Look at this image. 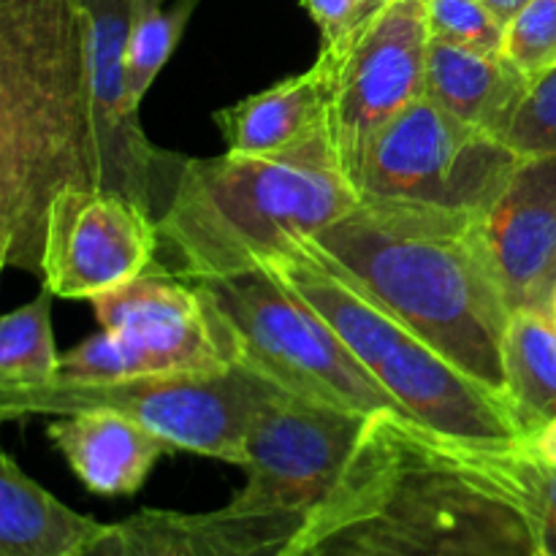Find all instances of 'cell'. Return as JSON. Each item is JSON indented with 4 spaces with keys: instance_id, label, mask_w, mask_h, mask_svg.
<instances>
[{
    "instance_id": "6da1fadb",
    "label": "cell",
    "mask_w": 556,
    "mask_h": 556,
    "mask_svg": "<svg viewBox=\"0 0 556 556\" xmlns=\"http://www.w3.org/2000/svg\"><path fill=\"white\" fill-rule=\"evenodd\" d=\"M514 451L467 448L378 413L280 556H541Z\"/></svg>"
},
{
    "instance_id": "7a4b0ae2",
    "label": "cell",
    "mask_w": 556,
    "mask_h": 556,
    "mask_svg": "<svg viewBox=\"0 0 556 556\" xmlns=\"http://www.w3.org/2000/svg\"><path fill=\"white\" fill-rule=\"evenodd\" d=\"M315 253L407 331L505 400L510 304L481 239V217L362 201L304 237Z\"/></svg>"
},
{
    "instance_id": "3957f363",
    "label": "cell",
    "mask_w": 556,
    "mask_h": 556,
    "mask_svg": "<svg viewBox=\"0 0 556 556\" xmlns=\"http://www.w3.org/2000/svg\"><path fill=\"white\" fill-rule=\"evenodd\" d=\"M98 188L79 0H0V237L41 277L52 199Z\"/></svg>"
},
{
    "instance_id": "277c9868",
    "label": "cell",
    "mask_w": 556,
    "mask_h": 556,
    "mask_svg": "<svg viewBox=\"0 0 556 556\" xmlns=\"http://www.w3.org/2000/svg\"><path fill=\"white\" fill-rule=\"evenodd\" d=\"M356 204L324 123L271 155L182 157L157 233L179 275L217 280L258 269Z\"/></svg>"
},
{
    "instance_id": "5b68a950",
    "label": "cell",
    "mask_w": 556,
    "mask_h": 556,
    "mask_svg": "<svg viewBox=\"0 0 556 556\" xmlns=\"http://www.w3.org/2000/svg\"><path fill=\"white\" fill-rule=\"evenodd\" d=\"M264 266L334 329L342 345L396 402L407 421L486 454H505L525 445V434L503 396L467 378L372 299L342 280L307 239H296Z\"/></svg>"
},
{
    "instance_id": "8992f818",
    "label": "cell",
    "mask_w": 556,
    "mask_h": 556,
    "mask_svg": "<svg viewBox=\"0 0 556 556\" xmlns=\"http://www.w3.org/2000/svg\"><path fill=\"white\" fill-rule=\"evenodd\" d=\"M233 364L275 389L324 405L378 416L396 402L353 358L329 324L266 266L242 275L195 280Z\"/></svg>"
},
{
    "instance_id": "52a82bcc",
    "label": "cell",
    "mask_w": 556,
    "mask_h": 556,
    "mask_svg": "<svg viewBox=\"0 0 556 556\" xmlns=\"http://www.w3.org/2000/svg\"><path fill=\"white\" fill-rule=\"evenodd\" d=\"M271 391L275 386L242 364L217 372L141 375L109 383L47 380L25 389H0V424L112 410L157 434L172 451L242 465L244 434Z\"/></svg>"
},
{
    "instance_id": "ba28073f",
    "label": "cell",
    "mask_w": 556,
    "mask_h": 556,
    "mask_svg": "<svg viewBox=\"0 0 556 556\" xmlns=\"http://www.w3.org/2000/svg\"><path fill=\"white\" fill-rule=\"evenodd\" d=\"M516 163L519 155L503 139L462 123L424 96L375 136L356 193L362 201L483 217Z\"/></svg>"
},
{
    "instance_id": "9c48e42d",
    "label": "cell",
    "mask_w": 556,
    "mask_h": 556,
    "mask_svg": "<svg viewBox=\"0 0 556 556\" xmlns=\"http://www.w3.org/2000/svg\"><path fill=\"white\" fill-rule=\"evenodd\" d=\"M427 52V0H391L337 58L315 60L329 85L326 130L353 188L375 136L424 98Z\"/></svg>"
},
{
    "instance_id": "30bf717a",
    "label": "cell",
    "mask_w": 556,
    "mask_h": 556,
    "mask_svg": "<svg viewBox=\"0 0 556 556\" xmlns=\"http://www.w3.org/2000/svg\"><path fill=\"white\" fill-rule=\"evenodd\" d=\"M369 418L275 389L244 434L239 465L244 486L231 503L244 510L309 516L337 486Z\"/></svg>"
},
{
    "instance_id": "8fae6325",
    "label": "cell",
    "mask_w": 556,
    "mask_h": 556,
    "mask_svg": "<svg viewBox=\"0 0 556 556\" xmlns=\"http://www.w3.org/2000/svg\"><path fill=\"white\" fill-rule=\"evenodd\" d=\"M141 0H79L87 90L98 144V188L117 190L157 220L182 155L163 152L139 125L128 90V38Z\"/></svg>"
},
{
    "instance_id": "7c38bea8",
    "label": "cell",
    "mask_w": 556,
    "mask_h": 556,
    "mask_svg": "<svg viewBox=\"0 0 556 556\" xmlns=\"http://www.w3.org/2000/svg\"><path fill=\"white\" fill-rule=\"evenodd\" d=\"M157 244V220L144 206L117 190L74 185L49 206L41 282L58 299L92 302L150 269Z\"/></svg>"
},
{
    "instance_id": "4fadbf2b",
    "label": "cell",
    "mask_w": 556,
    "mask_h": 556,
    "mask_svg": "<svg viewBox=\"0 0 556 556\" xmlns=\"http://www.w3.org/2000/svg\"><path fill=\"white\" fill-rule=\"evenodd\" d=\"M90 304L98 326L119 337L139 375L217 372L233 364L193 282L177 280L157 261Z\"/></svg>"
},
{
    "instance_id": "5bb4252c",
    "label": "cell",
    "mask_w": 556,
    "mask_h": 556,
    "mask_svg": "<svg viewBox=\"0 0 556 556\" xmlns=\"http://www.w3.org/2000/svg\"><path fill=\"white\" fill-rule=\"evenodd\" d=\"M307 516L244 510L233 503L210 514L144 508L101 525L79 556H280Z\"/></svg>"
},
{
    "instance_id": "9a60e30c",
    "label": "cell",
    "mask_w": 556,
    "mask_h": 556,
    "mask_svg": "<svg viewBox=\"0 0 556 556\" xmlns=\"http://www.w3.org/2000/svg\"><path fill=\"white\" fill-rule=\"evenodd\" d=\"M481 239L510 309L546 307L556 266V155L519 157L481 217Z\"/></svg>"
},
{
    "instance_id": "2e32d148",
    "label": "cell",
    "mask_w": 556,
    "mask_h": 556,
    "mask_svg": "<svg viewBox=\"0 0 556 556\" xmlns=\"http://www.w3.org/2000/svg\"><path fill=\"white\" fill-rule=\"evenodd\" d=\"M47 434L87 492L98 497H134L157 459L174 454L157 434L112 410L58 416Z\"/></svg>"
},
{
    "instance_id": "e0dca14e",
    "label": "cell",
    "mask_w": 556,
    "mask_h": 556,
    "mask_svg": "<svg viewBox=\"0 0 556 556\" xmlns=\"http://www.w3.org/2000/svg\"><path fill=\"white\" fill-rule=\"evenodd\" d=\"M530 85L532 81L503 54L476 52L429 38L424 96L462 123L505 141Z\"/></svg>"
},
{
    "instance_id": "ac0fdd59",
    "label": "cell",
    "mask_w": 556,
    "mask_h": 556,
    "mask_svg": "<svg viewBox=\"0 0 556 556\" xmlns=\"http://www.w3.org/2000/svg\"><path fill=\"white\" fill-rule=\"evenodd\" d=\"M329 85L318 65L280 79L269 90L242 98L215 112V123L233 155H271L326 123Z\"/></svg>"
},
{
    "instance_id": "d6986e66",
    "label": "cell",
    "mask_w": 556,
    "mask_h": 556,
    "mask_svg": "<svg viewBox=\"0 0 556 556\" xmlns=\"http://www.w3.org/2000/svg\"><path fill=\"white\" fill-rule=\"evenodd\" d=\"M98 530L0 451V556H79Z\"/></svg>"
},
{
    "instance_id": "ffe728a7",
    "label": "cell",
    "mask_w": 556,
    "mask_h": 556,
    "mask_svg": "<svg viewBox=\"0 0 556 556\" xmlns=\"http://www.w3.org/2000/svg\"><path fill=\"white\" fill-rule=\"evenodd\" d=\"M505 402L521 434L532 438L556 418V320L546 307L510 313L503 340Z\"/></svg>"
},
{
    "instance_id": "44dd1931",
    "label": "cell",
    "mask_w": 556,
    "mask_h": 556,
    "mask_svg": "<svg viewBox=\"0 0 556 556\" xmlns=\"http://www.w3.org/2000/svg\"><path fill=\"white\" fill-rule=\"evenodd\" d=\"M60 353L52 331V293L41 288L36 299L0 315V389H25L58 375Z\"/></svg>"
},
{
    "instance_id": "7402d4cb",
    "label": "cell",
    "mask_w": 556,
    "mask_h": 556,
    "mask_svg": "<svg viewBox=\"0 0 556 556\" xmlns=\"http://www.w3.org/2000/svg\"><path fill=\"white\" fill-rule=\"evenodd\" d=\"M195 5L199 0H174L172 5H166L163 0H141L128 38V54H125L130 101L136 106H141L150 87L155 85L157 74L172 60Z\"/></svg>"
},
{
    "instance_id": "603a6c76",
    "label": "cell",
    "mask_w": 556,
    "mask_h": 556,
    "mask_svg": "<svg viewBox=\"0 0 556 556\" xmlns=\"http://www.w3.org/2000/svg\"><path fill=\"white\" fill-rule=\"evenodd\" d=\"M503 58L530 81L556 68V0H530L505 25Z\"/></svg>"
},
{
    "instance_id": "cb8c5ba5",
    "label": "cell",
    "mask_w": 556,
    "mask_h": 556,
    "mask_svg": "<svg viewBox=\"0 0 556 556\" xmlns=\"http://www.w3.org/2000/svg\"><path fill=\"white\" fill-rule=\"evenodd\" d=\"M427 27L432 41L503 54L505 25L478 0H427Z\"/></svg>"
},
{
    "instance_id": "d4e9b609",
    "label": "cell",
    "mask_w": 556,
    "mask_h": 556,
    "mask_svg": "<svg viewBox=\"0 0 556 556\" xmlns=\"http://www.w3.org/2000/svg\"><path fill=\"white\" fill-rule=\"evenodd\" d=\"M505 144L519 157L556 155V68L532 79Z\"/></svg>"
},
{
    "instance_id": "484cf974",
    "label": "cell",
    "mask_w": 556,
    "mask_h": 556,
    "mask_svg": "<svg viewBox=\"0 0 556 556\" xmlns=\"http://www.w3.org/2000/svg\"><path fill=\"white\" fill-rule=\"evenodd\" d=\"M510 470L530 505L541 556H556V470L538 462L525 445L510 454Z\"/></svg>"
},
{
    "instance_id": "4316f807",
    "label": "cell",
    "mask_w": 556,
    "mask_h": 556,
    "mask_svg": "<svg viewBox=\"0 0 556 556\" xmlns=\"http://www.w3.org/2000/svg\"><path fill=\"white\" fill-rule=\"evenodd\" d=\"M320 30V58H334L356 33L358 0H302Z\"/></svg>"
},
{
    "instance_id": "83f0119b",
    "label": "cell",
    "mask_w": 556,
    "mask_h": 556,
    "mask_svg": "<svg viewBox=\"0 0 556 556\" xmlns=\"http://www.w3.org/2000/svg\"><path fill=\"white\" fill-rule=\"evenodd\" d=\"M525 448L530 451L538 462H543V465L554 467L556 470V418L548 421L543 429H538L532 438H527Z\"/></svg>"
},
{
    "instance_id": "f1b7e54d",
    "label": "cell",
    "mask_w": 556,
    "mask_h": 556,
    "mask_svg": "<svg viewBox=\"0 0 556 556\" xmlns=\"http://www.w3.org/2000/svg\"><path fill=\"white\" fill-rule=\"evenodd\" d=\"M478 3H481L483 9L489 11V14L497 16V20L503 22V25H508V22L514 20V16L519 14V11L525 9V5L530 3V0H478Z\"/></svg>"
},
{
    "instance_id": "f546056e",
    "label": "cell",
    "mask_w": 556,
    "mask_h": 556,
    "mask_svg": "<svg viewBox=\"0 0 556 556\" xmlns=\"http://www.w3.org/2000/svg\"><path fill=\"white\" fill-rule=\"evenodd\" d=\"M391 0H358V20H356V33L362 30L364 25H367L369 20H375V16L380 14V11L386 9V5H389ZM356 33H353V36H356ZM351 36V38H353ZM337 58V54H334Z\"/></svg>"
},
{
    "instance_id": "4dcf8cb0",
    "label": "cell",
    "mask_w": 556,
    "mask_h": 556,
    "mask_svg": "<svg viewBox=\"0 0 556 556\" xmlns=\"http://www.w3.org/2000/svg\"><path fill=\"white\" fill-rule=\"evenodd\" d=\"M5 266H11V239L0 237V275H3Z\"/></svg>"
},
{
    "instance_id": "1f68e13d",
    "label": "cell",
    "mask_w": 556,
    "mask_h": 556,
    "mask_svg": "<svg viewBox=\"0 0 556 556\" xmlns=\"http://www.w3.org/2000/svg\"><path fill=\"white\" fill-rule=\"evenodd\" d=\"M546 309H548V313H552V318L556 320V286H554L552 296H548V304H546Z\"/></svg>"
},
{
    "instance_id": "d6a6232c",
    "label": "cell",
    "mask_w": 556,
    "mask_h": 556,
    "mask_svg": "<svg viewBox=\"0 0 556 556\" xmlns=\"http://www.w3.org/2000/svg\"><path fill=\"white\" fill-rule=\"evenodd\" d=\"M554 286H556V266H554V275H552V291H554ZM548 296H552V293H548Z\"/></svg>"
}]
</instances>
